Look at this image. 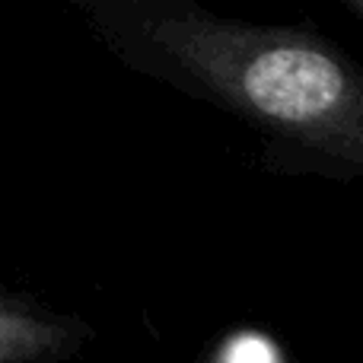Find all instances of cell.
I'll list each match as a JSON object with an SVG mask.
<instances>
[{"label":"cell","mask_w":363,"mask_h":363,"mask_svg":"<svg viewBox=\"0 0 363 363\" xmlns=\"http://www.w3.org/2000/svg\"><path fill=\"white\" fill-rule=\"evenodd\" d=\"M125 70L230 115L287 176L363 179V64L303 26L252 23L198 0H80Z\"/></svg>","instance_id":"1"},{"label":"cell","mask_w":363,"mask_h":363,"mask_svg":"<svg viewBox=\"0 0 363 363\" xmlns=\"http://www.w3.org/2000/svg\"><path fill=\"white\" fill-rule=\"evenodd\" d=\"M93 328L0 294V363H51L77 354Z\"/></svg>","instance_id":"2"},{"label":"cell","mask_w":363,"mask_h":363,"mask_svg":"<svg viewBox=\"0 0 363 363\" xmlns=\"http://www.w3.org/2000/svg\"><path fill=\"white\" fill-rule=\"evenodd\" d=\"M341 10H347L363 26V0H341Z\"/></svg>","instance_id":"3"}]
</instances>
